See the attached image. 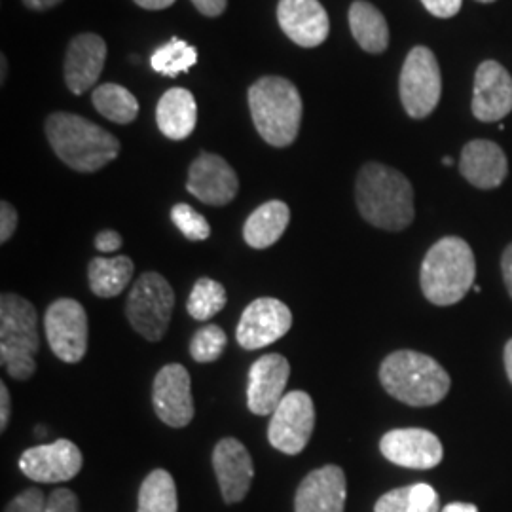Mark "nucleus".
<instances>
[{"label":"nucleus","mask_w":512,"mask_h":512,"mask_svg":"<svg viewBox=\"0 0 512 512\" xmlns=\"http://www.w3.org/2000/svg\"><path fill=\"white\" fill-rule=\"evenodd\" d=\"M355 202L361 217L382 230L401 232L414 220V188L401 171L370 162L361 167L355 183Z\"/></svg>","instance_id":"obj_1"},{"label":"nucleus","mask_w":512,"mask_h":512,"mask_svg":"<svg viewBox=\"0 0 512 512\" xmlns=\"http://www.w3.org/2000/svg\"><path fill=\"white\" fill-rule=\"evenodd\" d=\"M46 137L57 158L80 173H95L120 154V143L112 133L78 114H52L46 120Z\"/></svg>","instance_id":"obj_2"},{"label":"nucleus","mask_w":512,"mask_h":512,"mask_svg":"<svg viewBox=\"0 0 512 512\" xmlns=\"http://www.w3.org/2000/svg\"><path fill=\"white\" fill-rule=\"evenodd\" d=\"M380 382L385 391L408 406H435L450 391V374L433 357L401 349L387 355L380 366Z\"/></svg>","instance_id":"obj_3"},{"label":"nucleus","mask_w":512,"mask_h":512,"mask_svg":"<svg viewBox=\"0 0 512 512\" xmlns=\"http://www.w3.org/2000/svg\"><path fill=\"white\" fill-rule=\"evenodd\" d=\"M476 277L475 253L465 239L448 236L437 241L423 258V296L435 306H454L471 291Z\"/></svg>","instance_id":"obj_4"},{"label":"nucleus","mask_w":512,"mask_h":512,"mask_svg":"<svg viewBox=\"0 0 512 512\" xmlns=\"http://www.w3.org/2000/svg\"><path fill=\"white\" fill-rule=\"evenodd\" d=\"M249 107L258 135L272 147L293 145L302 122V99L293 82L264 76L249 90Z\"/></svg>","instance_id":"obj_5"},{"label":"nucleus","mask_w":512,"mask_h":512,"mask_svg":"<svg viewBox=\"0 0 512 512\" xmlns=\"http://www.w3.org/2000/svg\"><path fill=\"white\" fill-rule=\"evenodd\" d=\"M40 348L35 306L14 293L0 296V361L8 376L25 382L37 370Z\"/></svg>","instance_id":"obj_6"},{"label":"nucleus","mask_w":512,"mask_h":512,"mask_svg":"<svg viewBox=\"0 0 512 512\" xmlns=\"http://www.w3.org/2000/svg\"><path fill=\"white\" fill-rule=\"evenodd\" d=\"M175 308V291L164 275L147 272L141 275L129 293L126 317L135 332L148 342H160L171 323Z\"/></svg>","instance_id":"obj_7"},{"label":"nucleus","mask_w":512,"mask_h":512,"mask_svg":"<svg viewBox=\"0 0 512 512\" xmlns=\"http://www.w3.org/2000/svg\"><path fill=\"white\" fill-rule=\"evenodd\" d=\"M442 93V76L435 54L416 46L410 50L401 73V101L408 116L420 120L437 109Z\"/></svg>","instance_id":"obj_8"},{"label":"nucleus","mask_w":512,"mask_h":512,"mask_svg":"<svg viewBox=\"0 0 512 512\" xmlns=\"http://www.w3.org/2000/svg\"><path fill=\"white\" fill-rule=\"evenodd\" d=\"M48 344L63 363H78L88 351V315L80 302L59 298L44 315Z\"/></svg>","instance_id":"obj_9"},{"label":"nucleus","mask_w":512,"mask_h":512,"mask_svg":"<svg viewBox=\"0 0 512 512\" xmlns=\"http://www.w3.org/2000/svg\"><path fill=\"white\" fill-rule=\"evenodd\" d=\"M315 427V406L306 391H291L275 408L268 440L275 450L298 456L310 442Z\"/></svg>","instance_id":"obj_10"},{"label":"nucleus","mask_w":512,"mask_h":512,"mask_svg":"<svg viewBox=\"0 0 512 512\" xmlns=\"http://www.w3.org/2000/svg\"><path fill=\"white\" fill-rule=\"evenodd\" d=\"M293 327V313L277 298H258L241 313L236 338L247 351L266 348Z\"/></svg>","instance_id":"obj_11"},{"label":"nucleus","mask_w":512,"mask_h":512,"mask_svg":"<svg viewBox=\"0 0 512 512\" xmlns=\"http://www.w3.org/2000/svg\"><path fill=\"white\" fill-rule=\"evenodd\" d=\"M84 458L80 448L67 439L29 448L19 458L23 475L40 484L69 482L82 471Z\"/></svg>","instance_id":"obj_12"},{"label":"nucleus","mask_w":512,"mask_h":512,"mask_svg":"<svg viewBox=\"0 0 512 512\" xmlns=\"http://www.w3.org/2000/svg\"><path fill=\"white\" fill-rule=\"evenodd\" d=\"M152 403L156 416L169 427L183 429L194 420L196 410L192 399V380L183 365L171 363L156 374Z\"/></svg>","instance_id":"obj_13"},{"label":"nucleus","mask_w":512,"mask_h":512,"mask_svg":"<svg viewBox=\"0 0 512 512\" xmlns=\"http://www.w3.org/2000/svg\"><path fill=\"white\" fill-rule=\"evenodd\" d=\"M186 190L207 205H228L238 196V175L224 158L203 152L188 169Z\"/></svg>","instance_id":"obj_14"},{"label":"nucleus","mask_w":512,"mask_h":512,"mask_svg":"<svg viewBox=\"0 0 512 512\" xmlns=\"http://www.w3.org/2000/svg\"><path fill=\"white\" fill-rule=\"evenodd\" d=\"M384 458L399 467L427 471L442 461L444 450L439 437L425 429H395L380 440Z\"/></svg>","instance_id":"obj_15"},{"label":"nucleus","mask_w":512,"mask_h":512,"mask_svg":"<svg viewBox=\"0 0 512 512\" xmlns=\"http://www.w3.org/2000/svg\"><path fill=\"white\" fill-rule=\"evenodd\" d=\"M291 376L289 361L279 353H268L253 363L249 370L247 406L256 416H270L285 397Z\"/></svg>","instance_id":"obj_16"},{"label":"nucleus","mask_w":512,"mask_h":512,"mask_svg":"<svg viewBox=\"0 0 512 512\" xmlns=\"http://www.w3.org/2000/svg\"><path fill=\"white\" fill-rule=\"evenodd\" d=\"M277 21L283 33L302 48H317L329 38V14L319 0H279Z\"/></svg>","instance_id":"obj_17"},{"label":"nucleus","mask_w":512,"mask_h":512,"mask_svg":"<svg viewBox=\"0 0 512 512\" xmlns=\"http://www.w3.org/2000/svg\"><path fill=\"white\" fill-rule=\"evenodd\" d=\"M213 469L222 499L228 505L243 501L255 476V465L245 444L238 439L219 440L213 450Z\"/></svg>","instance_id":"obj_18"},{"label":"nucleus","mask_w":512,"mask_h":512,"mask_svg":"<svg viewBox=\"0 0 512 512\" xmlns=\"http://www.w3.org/2000/svg\"><path fill=\"white\" fill-rule=\"evenodd\" d=\"M346 495V473L338 465H325L300 482L294 512H344Z\"/></svg>","instance_id":"obj_19"},{"label":"nucleus","mask_w":512,"mask_h":512,"mask_svg":"<svg viewBox=\"0 0 512 512\" xmlns=\"http://www.w3.org/2000/svg\"><path fill=\"white\" fill-rule=\"evenodd\" d=\"M512 110V78L497 61H484L475 74L473 114L480 122L503 120Z\"/></svg>","instance_id":"obj_20"},{"label":"nucleus","mask_w":512,"mask_h":512,"mask_svg":"<svg viewBox=\"0 0 512 512\" xmlns=\"http://www.w3.org/2000/svg\"><path fill=\"white\" fill-rule=\"evenodd\" d=\"M107 44L99 35L84 33L73 38L65 57V84L74 95L92 90L103 73Z\"/></svg>","instance_id":"obj_21"},{"label":"nucleus","mask_w":512,"mask_h":512,"mask_svg":"<svg viewBox=\"0 0 512 512\" xmlns=\"http://www.w3.org/2000/svg\"><path fill=\"white\" fill-rule=\"evenodd\" d=\"M459 171L476 188L492 190L505 181L509 162L499 145L486 139H476L461 150Z\"/></svg>","instance_id":"obj_22"},{"label":"nucleus","mask_w":512,"mask_h":512,"mask_svg":"<svg viewBox=\"0 0 512 512\" xmlns=\"http://www.w3.org/2000/svg\"><path fill=\"white\" fill-rule=\"evenodd\" d=\"M198 120V105L194 95L184 88H171L162 95L156 122L158 128L171 141H183L192 135Z\"/></svg>","instance_id":"obj_23"},{"label":"nucleus","mask_w":512,"mask_h":512,"mask_svg":"<svg viewBox=\"0 0 512 512\" xmlns=\"http://www.w3.org/2000/svg\"><path fill=\"white\" fill-rule=\"evenodd\" d=\"M289 220H291V209L287 203L279 200L264 203L253 211L251 217L245 222L243 238L253 249H268L285 234Z\"/></svg>","instance_id":"obj_24"},{"label":"nucleus","mask_w":512,"mask_h":512,"mask_svg":"<svg viewBox=\"0 0 512 512\" xmlns=\"http://www.w3.org/2000/svg\"><path fill=\"white\" fill-rule=\"evenodd\" d=\"M349 29L357 44L368 54H382L389 44V27L384 14L365 0H355L351 4Z\"/></svg>","instance_id":"obj_25"},{"label":"nucleus","mask_w":512,"mask_h":512,"mask_svg":"<svg viewBox=\"0 0 512 512\" xmlns=\"http://www.w3.org/2000/svg\"><path fill=\"white\" fill-rule=\"evenodd\" d=\"M133 270V260L129 256L93 258L88 266L90 289L101 298H114L126 291L133 277Z\"/></svg>","instance_id":"obj_26"},{"label":"nucleus","mask_w":512,"mask_h":512,"mask_svg":"<svg viewBox=\"0 0 512 512\" xmlns=\"http://www.w3.org/2000/svg\"><path fill=\"white\" fill-rule=\"evenodd\" d=\"M439 494L429 484H412L382 495L374 512H439Z\"/></svg>","instance_id":"obj_27"},{"label":"nucleus","mask_w":512,"mask_h":512,"mask_svg":"<svg viewBox=\"0 0 512 512\" xmlns=\"http://www.w3.org/2000/svg\"><path fill=\"white\" fill-rule=\"evenodd\" d=\"M92 99L97 112L114 124H131L139 114V101L120 84H101Z\"/></svg>","instance_id":"obj_28"},{"label":"nucleus","mask_w":512,"mask_h":512,"mask_svg":"<svg viewBox=\"0 0 512 512\" xmlns=\"http://www.w3.org/2000/svg\"><path fill=\"white\" fill-rule=\"evenodd\" d=\"M137 512H179L177 486L165 469H156L143 480Z\"/></svg>","instance_id":"obj_29"},{"label":"nucleus","mask_w":512,"mask_h":512,"mask_svg":"<svg viewBox=\"0 0 512 512\" xmlns=\"http://www.w3.org/2000/svg\"><path fill=\"white\" fill-rule=\"evenodd\" d=\"M198 63V50L181 38H173L150 57V67L164 76L188 73Z\"/></svg>","instance_id":"obj_30"},{"label":"nucleus","mask_w":512,"mask_h":512,"mask_svg":"<svg viewBox=\"0 0 512 512\" xmlns=\"http://www.w3.org/2000/svg\"><path fill=\"white\" fill-rule=\"evenodd\" d=\"M226 302H228L226 289L220 285L219 281L202 277L194 283L186 308L190 317H194L196 321H209L219 311L224 310Z\"/></svg>","instance_id":"obj_31"},{"label":"nucleus","mask_w":512,"mask_h":512,"mask_svg":"<svg viewBox=\"0 0 512 512\" xmlns=\"http://www.w3.org/2000/svg\"><path fill=\"white\" fill-rule=\"evenodd\" d=\"M228 344L226 332L219 325H205L190 342V355L196 363H215Z\"/></svg>","instance_id":"obj_32"},{"label":"nucleus","mask_w":512,"mask_h":512,"mask_svg":"<svg viewBox=\"0 0 512 512\" xmlns=\"http://www.w3.org/2000/svg\"><path fill=\"white\" fill-rule=\"evenodd\" d=\"M171 220L183 232V236L190 241H205L211 236V226L207 219L200 215L188 203H179L171 209Z\"/></svg>","instance_id":"obj_33"},{"label":"nucleus","mask_w":512,"mask_h":512,"mask_svg":"<svg viewBox=\"0 0 512 512\" xmlns=\"http://www.w3.org/2000/svg\"><path fill=\"white\" fill-rule=\"evenodd\" d=\"M46 497L42 494V490L38 488H29L25 492L16 495L8 505L4 512H46Z\"/></svg>","instance_id":"obj_34"},{"label":"nucleus","mask_w":512,"mask_h":512,"mask_svg":"<svg viewBox=\"0 0 512 512\" xmlns=\"http://www.w3.org/2000/svg\"><path fill=\"white\" fill-rule=\"evenodd\" d=\"M46 512H80L78 511V497L67 488L54 490L46 501Z\"/></svg>","instance_id":"obj_35"},{"label":"nucleus","mask_w":512,"mask_h":512,"mask_svg":"<svg viewBox=\"0 0 512 512\" xmlns=\"http://www.w3.org/2000/svg\"><path fill=\"white\" fill-rule=\"evenodd\" d=\"M18 228V211L8 202L0 203V243H6Z\"/></svg>","instance_id":"obj_36"},{"label":"nucleus","mask_w":512,"mask_h":512,"mask_svg":"<svg viewBox=\"0 0 512 512\" xmlns=\"http://www.w3.org/2000/svg\"><path fill=\"white\" fill-rule=\"evenodd\" d=\"M421 2L429 14L442 19L454 18L463 4V0H421Z\"/></svg>","instance_id":"obj_37"},{"label":"nucleus","mask_w":512,"mask_h":512,"mask_svg":"<svg viewBox=\"0 0 512 512\" xmlns=\"http://www.w3.org/2000/svg\"><path fill=\"white\" fill-rule=\"evenodd\" d=\"M95 247L101 253H116L122 247V236L118 232H114V230H105V232L97 234Z\"/></svg>","instance_id":"obj_38"},{"label":"nucleus","mask_w":512,"mask_h":512,"mask_svg":"<svg viewBox=\"0 0 512 512\" xmlns=\"http://www.w3.org/2000/svg\"><path fill=\"white\" fill-rule=\"evenodd\" d=\"M192 4L198 8V12L207 18H219L226 10L228 0H192Z\"/></svg>","instance_id":"obj_39"},{"label":"nucleus","mask_w":512,"mask_h":512,"mask_svg":"<svg viewBox=\"0 0 512 512\" xmlns=\"http://www.w3.org/2000/svg\"><path fill=\"white\" fill-rule=\"evenodd\" d=\"M10 421V391L6 384H0V431L4 433Z\"/></svg>","instance_id":"obj_40"},{"label":"nucleus","mask_w":512,"mask_h":512,"mask_svg":"<svg viewBox=\"0 0 512 512\" xmlns=\"http://www.w3.org/2000/svg\"><path fill=\"white\" fill-rule=\"evenodd\" d=\"M501 272H503L505 287H507V291H509L512 298V243L501 256Z\"/></svg>","instance_id":"obj_41"},{"label":"nucleus","mask_w":512,"mask_h":512,"mask_svg":"<svg viewBox=\"0 0 512 512\" xmlns=\"http://www.w3.org/2000/svg\"><path fill=\"white\" fill-rule=\"evenodd\" d=\"M59 2H63V0H23V4H25L29 10H35V12L50 10V8L57 6Z\"/></svg>","instance_id":"obj_42"},{"label":"nucleus","mask_w":512,"mask_h":512,"mask_svg":"<svg viewBox=\"0 0 512 512\" xmlns=\"http://www.w3.org/2000/svg\"><path fill=\"white\" fill-rule=\"evenodd\" d=\"M135 4H139L145 10H165L171 4H175V0H135Z\"/></svg>","instance_id":"obj_43"},{"label":"nucleus","mask_w":512,"mask_h":512,"mask_svg":"<svg viewBox=\"0 0 512 512\" xmlns=\"http://www.w3.org/2000/svg\"><path fill=\"white\" fill-rule=\"evenodd\" d=\"M442 512H478V509L473 503H450L442 509Z\"/></svg>","instance_id":"obj_44"},{"label":"nucleus","mask_w":512,"mask_h":512,"mask_svg":"<svg viewBox=\"0 0 512 512\" xmlns=\"http://www.w3.org/2000/svg\"><path fill=\"white\" fill-rule=\"evenodd\" d=\"M505 370H507V376L512 384V340H509L505 346Z\"/></svg>","instance_id":"obj_45"},{"label":"nucleus","mask_w":512,"mask_h":512,"mask_svg":"<svg viewBox=\"0 0 512 512\" xmlns=\"http://www.w3.org/2000/svg\"><path fill=\"white\" fill-rule=\"evenodd\" d=\"M0 59H2V61H0V63H2V84H4V80H6V73H8V71H6V55H2Z\"/></svg>","instance_id":"obj_46"},{"label":"nucleus","mask_w":512,"mask_h":512,"mask_svg":"<svg viewBox=\"0 0 512 512\" xmlns=\"http://www.w3.org/2000/svg\"><path fill=\"white\" fill-rule=\"evenodd\" d=\"M442 164L452 165V164H454V160H452V158H442Z\"/></svg>","instance_id":"obj_47"},{"label":"nucleus","mask_w":512,"mask_h":512,"mask_svg":"<svg viewBox=\"0 0 512 512\" xmlns=\"http://www.w3.org/2000/svg\"><path fill=\"white\" fill-rule=\"evenodd\" d=\"M478 2H494V0H478Z\"/></svg>","instance_id":"obj_48"}]
</instances>
